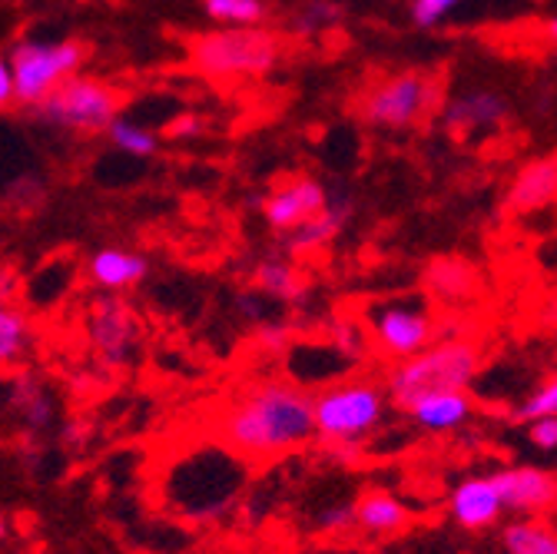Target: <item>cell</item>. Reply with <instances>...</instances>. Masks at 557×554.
Wrapping results in <instances>:
<instances>
[{"label":"cell","mask_w":557,"mask_h":554,"mask_svg":"<svg viewBox=\"0 0 557 554\" xmlns=\"http://www.w3.org/2000/svg\"><path fill=\"white\" fill-rule=\"evenodd\" d=\"M438 120L455 140H465V136H478V133H495L511 120V100L492 87H468V90L445 97Z\"/></svg>","instance_id":"9"},{"label":"cell","mask_w":557,"mask_h":554,"mask_svg":"<svg viewBox=\"0 0 557 554\" xmlns=\"http://www.w3.org/2000/svg\"><path fill=\"white\" fill-rule=\"evenodd\" d=\"M332 345L342 353V359L348 362H359L369 353V335L348 319H335L332 322Z\"/></svg>","instance_id":"27"},{"label":"cell","mask_w":557,"mask_h":554,"mask_svg":"<svg viewBox=\"0 0 557 554\" xmlns=\"http://www.w3.org/2000/svg\"><path fill=\"white\" fill-rule=\"evenodd\" d=\"M369 329H372L375 349L392 362L425 353L429 345L442 338L435 316L425 306H414V303H388V306L372 309Z\"/></svg>","instance_id":"8"},{"label":"cell","mask_w":557,"mask_h":554,"mask_svg":"<svg viewBox=\"0 0 557 554\" xmlns=\"http://www.w3.org/2000/svg\"><path fill=\"white\" fill-rule=\"evenodd\" d=\"M87 335H90V345L103 366L123 369V366H129V359L136 353L139 319L123 299L103 296L87 316Z\"/></svg>","instance_id":"10"},{"label":"cell","mask_w":557,"mask_h":554,"mask_svg":"<svg viewBox=\"0 0 557 554\" xmlns=\"http://www.w3.org/2000/svg\"><path fill=\"white\" fill-rule=\"evenodd\" d=\"M107 136H110V144H113L120 153L136 157V160H150V157L160 150V136H157L153 130L139 126V123H133V120H123V116H116V120L110 123Z\"/></svg>","instance_id":"24"},{"label":"cell","mask_w":557,"mask_h":554,"mask_svg":"<svg viewBox=\"0 0 557 554\" xmlns=\"http://www.w3.org/2000/svg\"><path fill=\"white\" fill-rule=\"evenodd\" d=\"M471 395L468 392H445V395H432L425 402H418L408 419L429 432V435H448V432H458L468 419H471Z\"/></svg>","instance_id":"17"},{"label":"cell","mask_w":557,"mask_h":554,"mask_svg":"<svg viewBox=\"0 0 557 554\" xmlns=\"http://www.w3.org/2000/svg\"><path fill=\"white\" fill-rule=\"evenodd\" d=\"M329 196L332 193L319 176H293L262 199V220L269 230L289 236L325 210Z\"/></svg>","instance_id":"11"},{"label":"cell","mask_w":557,"mask_h":554,"mask_svg":"<svg viewBox=\"0 0 557 554\" xmlns=\"http://www.w3.org/2000/svg\"><path fill=\"white\" fill-rule=\"evenodd\" d=\"M495 484L502 492L505 512H511L518 518H534L557 505V478L547 468L508 465V468L495 471Z\"/></svg>","instance_id":"12"},{"label":"cell","mask_w":557,"mask_h":554,"mask_svg":"<svg viewBox=\"0 0 557 554\" xmlns=\"http://www.w3.org/2000/svg\"><path fill=\"white\" fill-rule=\"evenodd\" d=\"M448 515L465 531H484L498 525L505 515V502L495 484V475H474L455 484V492L448 498Z\"/></svg>","instance_id":"14"},{"label":"cell","mask_w":557,"mask_h":554,"mask_svg":"<svg viewBox=\"0 0 557 554\" xmlns=\"http://www.w3.org/2000/svg\"><path fill=\"white\" fill-rule=\"evenodd\" d=\"M528 439L541 452H557V415H544V419L528 422Z\"/></svg>","instance_id":"32"},{"label":"cell","mask_w":557,"mask_h":554,"mask_svg":"<svg viewBox=\"0 0 557 554\" xmlns=\"http://www.w3.org/2000/svg\"><path fill=\"white\" fill-rule=\"evenodd\" d=\"M335 4H359V0H335Z\"/></svg>","instance_id":"39"},{"label":"cell","mask_w":557,"mask_h":554,"mask_svg":"<svg viewBox=\"0 0 557 554\" xmlns=\"http://www.w3.org/2000/svg\"><path fill=\"white\" fill-rule=\"evenodd\" d=\"M8 534H11V521H8V515H4V512H0V544L8 541Z\"/></svg>","instance_id":"38"},{"label":"cell","mask_w":557,"mask_h":554,"mask_svg":"<svg viewBox=\"0 0 557 554\" xmlns=\"http://www.w3.org/2000/svg\"><path fill=\"white\" fill-rule=\"evenodd\" d=\"M216 429L246 458L296 452L315 439V392L289 379H262L233 398Z\"/></svg>","instance_id":"1"},{"label":"cell","mask_w":557,"mask_h":554,"mask_svg":"<svg viewBox=\"0 0 557 554\" xmlns=\"http://www.w3.org/2000/svg\"><path fill=\"white\" fill-rule=\"evenodd\" d=\"M537 30H541V37H544V40L557 44V17H547V21H544V24H541Z\"/></svg>","instance_id":"36"},{"label":"cell","mask_w":557,"mask_h":554,"mask_svg":"<svg viewBox=\"0 0 557 554\" xmlns=\"http://www.w3.org/2000/svg\"><path fill=\"white\" fill-rule=\"evenodd\" d=\"M256 342H259L262 353H283V349H289V342H293V329L286 322H265L262 319V325L256 332Z\"/></svg>","instance_id":"30"},{"label":"cell","mask_w":557,"mask_h":554,"mask_svg":"<svg viewBox=\"0 0 557 554\" xmlns=\"http://www.w3.org/2000/svg\"><path fill=\"white\" fill-rule=\"evenodd\" d=\"M189 63L209 81L265 77L286 57V44L265 27H220L189 40Z\"/></svg>","instance_id":"3"},{"label":"cell","mask_w":557,"mask_h":554,"mask_svg":"<svg viewBox=\"0 0 557 554\" xmlns=\"http://www.w3.org/2000/svg\"><path fill=\"white\" fill-rule=\"evenodd\" d=\"M256 290L269 299H278V303H293L299 306L306 299V275L289 262V259H278V256H269L256 266Z\"/></svg>","instance_id":"20"},{"label":"cell","mask_w":557,"mask_h":554,"mask_svg":"<svg viewBox=\"0 0 557 554\" xmlns=\"http://www.w3.org/2000/svg\"><path fill=\"white\" fill-rule=\"evenodd\" d=\"M90 280L97 290L103 293H123V290H133L147 280L150 272V262L147 256H139L133 249H120V246H107V249H97L90 256Z\"/></svg>","instance_id":"16"},{"label":"cell","mask_w":557,"mask_h":554,"mask_svg":"<svg viewBox=\"0 0 557 554\" xmlns=\"http://www.w3.org/2000/svg\"><path fill=\"white\" fill-rule=\"evenodd\" d=\"M484 366L481 342L468 335H448L429 345L425 353L401 359L388 369L385 389L395 408L411 411L418 402L445 392H468Z\"/></svg>","instance_id":"2"},{"label":"cell","mask_w":557,"mask_h":554,"mask_svg":"<svg viewBox=\"0 0 557 554\" xmlns=\"http://www.w3.org/2000/svg\"><path fill=\"white\" fill-rule=\"evenodd\" d=\"M239 309L252 319V322H259L262 319V309H259V299H256V293H246L243 296V303H239Z\"/></svg>","instance_id":"35"},{"label":"cell","mask_w":557,"mask_h":554,"mask_svg":"<svg viewBox=\"0 0 557 554\" xmlns=\"http://www.w3.org/2000/svg\"><path fill=\"white\" fill-rule=\"evenodd\" d=\"M202 14L220 27H265V0H202Z\"/></svg>","instance_id":"23"},{"label":"cell","mask_w":557,"mask_h":554,"mask_svg":"<svg viewBox=\"0 0 557 554\" xmlns=\"http://www.w3.org/2000/svg\"><path fill=\"white\" fill-rule=\"evenodd\" d=\"M352 515H356V528L366 534H398L408 528L411 512L401 498H395L392 492H362L352 502Z\"/></svg>","instance_id":"18"},{"label":"cell","mask_w":557,"mask_h":554,"mask_svg":"<svg viewBox=\"0 0 557 554\" xmlns=\"http://www.w3.org/2000/svg\"><path fill=\"white\" fill-rule=\"evenodd\" d=\"M166 140H196V136H202L206 133V120L199 116V113H180L176 120H170L166 123Z\"/></svg>","instance_id":"31"},{"label":"cell","mask_w":557,"mask_h":554,"mask_svg":"<svg viewBox=\"0 0 557 554\" xmlns=\"http://www.w3.org/2000/svg\"><path fill=\"white\" fill-rule=\"evenodd\" d=\"M544 415H557V376H554L550 382H544L537 392H531V395L518 405L515 419L528 426V422H534V419H544Z\"/></svg>","instance_id":"28"},{"label":"cell","mask_w":557,"mask_h":554,"mask_svg":"<svg viewBox=\"0 0 557 554\" xmlns=\"http://www.w3.org/2000/svg\"><path fill=\"white\" fill-rule=\"evenodd\" d=\"M120 107H123V94L113 84L90 74H74L34 110L60 130L107 133L110 123L120 116Z\"/></svg>","instance_id":"7"},{"label":"cell","mask_w":557,"mask_h":554,"mask_svg":"<svg viewBox=\"0 0 557 554\" xmlns=\"http://www.w3.org/2000/svg\"><path fill=\"white\" fill-rule=\"evenodd\" d=\"M458 4H461V0H408V17H411L414 27L432 30V27H438Z\"/></svg>","instance_id":"29"},{"label":"cell","mask_w":557,"mask_h":554,"mask_svg":"<svg viewBox=\"0 0 557 554\" xmlns=\"http://www.w3.org/2000/svg\"><path fill=\"white\" fill-rule=\"evenodd\" d=\"M388 389L375 379H345L315 392V439L329 448H359L388 411Z\"/></svg>","instance_id":"5"},{"label":"cell","mask_w":557,"mask_h":554,"mask_svg":"<svg viewBox=\"0 0 557 554\" xmlns=\"http://www.w3.org/2000/svg\"><path fill=\"white\" fill-rule=\"evenodd\" d=\"M8 296H11V275L0 272V299H8Z\"/></svg>","instance_id":"37"},{"label":"cell","mask_w":557,"mask_h":554,"mask_svg":"<svg viewBox=\"0 0 557 554\" xmlns=\"http://www.w3.org/2000/svg\"><path fill=\"white\" fill-rule=\"evenodd\" d=\"M14 408L21 411V419H24V426H27V429H44V426L50 422V411H53V405H50L47 392H44L37 382H30V379L17 382Z\"/></svg>","instance_id":"26"},{"label":"cell","mask_w":557,"mask_h":554,"mask_svg":"<svg viewBox=\"0 0 557 554\" xmlns=\"http://www.w3.org/2000/svg\"><path fill=\"white\" fill-rule=\"evenodd\" d=\"M550 202H557V157H537L511 176L505 206L511 213H537Z\"/></svg>","instance_id":"15"},{"label":"cell","mask_w":557,"mask_h":554,"mask_svg":"<svg viewBox=\"0 0 557 554\" xmlns=\"http://www.w3.org/2000/svg\"><path fill=\"white\" fill-rule=\"evenodd\" d=\"M508 554H557V528L541 518H515L502 528Z\"/></svg>","instance_id":"21"},{"label":"cell","mask_w":557,"mask_h":554,"mask_svg":"<svg viewBox=\"0 0 557 554\" xmlns=\"http://www.w3.org/2000/svg\"><path fill=\"white\" fill-rule=\"evenodd\" d=\"M17 100V84H14V71H11V60L0 57V110H8Z\"/></svg>","instance_id":"34"},{"label":"cell","mask_w":557,"mask_h":554,"mask_svg":"<svg viewBox=\"0 0 557 554\" xmlns=\"http://www.w3.org/2000/svg\"><path fill=\"white\" fill-rule=\"evenodd\" d=\"M8 60L17 100L24 107H40L63 81L84 71L87 47L81 40H17Z\"/></svg>","instance_id":"6"},{"label":"cell","mask_w":557,"mask_h":554,"mask_svg":"<svg viewBox=\"0 0 557 554\" xmlns=\"http://www.w3.org/2000/svg\"><path fill=\"white\" fill-rule=\"evenodd\" d=\"M342 4H335V0H302V4L293 11L289 17V30L293 34H319V30H329L342 21Z\"/></svg>","instance_id":"25"},{"label":"cell","mask_w":557,"mask_h":554,"mask_svg":"<svg viewBox=\"0 0 557 554\" xmlns=\"http://www.w3.org/2000/svg\"><path fill=\"white\" fill-rule=\"evenodd\" d=\"M348 525H356L352 505H348V508L329 505V508H322V512L315 515V528H319L322 534H338V531H345Z\"/></svg>","instance_id":"33"},{"label":"cell","mask_w":557,"mask_h":554,"mask_svg":"<svg viewBox=\"0 0 557 554\" xmlns=\"http://www.w3.org/2000/svg\"><path fill=\"white\" fill-rule=\"evenodd\" d=\"M348 217H352V199H348V193H332L325 210L319 217H312L306 226H299L296 233H289V249L293 253H309V249H319V246H329L342 226L348 223Z\"/></svg>","instance_id":"19"},{"label":"cell","mask_w":557,"mask_h":554,"mask_svg":"<svg viewBox=\"0 0 557 554\" xmlns=\"http://www.w3.org/2000/svg\"><path fill=\"white\" fill-rule=\"evenodd\" d=\"M445 77L435 71H398L369 84L352 113L372 130H414L429 123L445 103Z\"/></svg>","instance_id":"4"},{"label":"cell","mask_w":557,"mask_h":554,"mask_svg":"<svg viewBox=\"0 0 557 554\" xmlns=\"http://www.w3.org/2000/svg\"><path fill=\"white\" fill-rule=\"evenodd\" d=\"M422 286L442 306H471L484 293V275L465 256H435L422 272Z\"/></svg>","instance_id":"13"},{"label":"cell","mask_w":557,"mask_h":554,"mask_svg":"<svg viewBox=\"0 0 557 554\" xmlns=\"http://www.w3.org/2000/svg\"><path fill=\"white\" fill-rule=\"evenodd\" d=\"M30 322L8 299H0V366H14L30 353Z\"/></svg>","instance_id":"22"}]
</instances>
